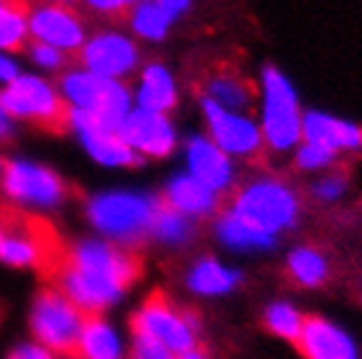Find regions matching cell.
I'll use <instances>...</instances> for the list:
<instances>
[{"label":"cell","instance_id":"6da1fadb","mask_svg":"<svg viewBox=\"0 0 362 359\" xmlns=\"http://www.w3.org/2000/svg\"><path fill=\"white\" fill-rule=\"evenodd\" d=\"M139 273L142 260L132 249L113 242L84 239L66 247L47 283L61 288L84 314H100L124 297Z\"/></svg>","mask_w":362,"mask_h":359},{"label":"cell","instance_id":"7a4b0ae2","mask_svg":"<svg viewBox=\"0 0 362 359\" xmlns=\"http://www.w3.org/2000/svg\"><path fill=\"white\" fill-rule=\"evenodd\" d=\"M160 197L147 192H103L87 202V218L113 244L134 247L153 234Z\"/></svg>","mask_w":362,"mask_h":359},{"label":"cell","instance_id":"3957f363","mask_svg":"<svg viewBox=\"0 0 362 359\" xmlns=\"http://www.w3.org/2000/svg\"><path fill=\"white\" fill-rule=\"evenodd\" d=\"M228 213L242 218L245 223L260 228L265 234L276 236L297 223L299 197L297 192L273 176H260L242 184L231 194Z\"/></svg>","mask_w":362,"mask_h":359},{"label":"cell","instance_id":"277c9868","mask_svg":"<svg viewBox=\"0 0 362 359\" xmlns=\"http://www.w3.org/2000/svg\"><path fill=\"white\" fill-rule=\"evenodd\" d=\"M0 105L8 113V118L29 121L53 134H61L69 129L71 105L50 81L40 79V76L18 73L16 79L0 90Z\"/></svg>","mask_w":362,"mask_h":359},{"label":"cell","instance_id":"5b68a950","mask_svg":"<svg viewBox=\"0 0 362 359\" xmlns=\"http://www.w3.org/2000/svg\"><path fill=\"white\" fill-rule=\"evenodd\" d=\"M263 139L273 153H286L302 139V113L297 92L276 66L263 69Z\"/></svg>","mask_w":362,"mask_h":359},{"label":"cell","instance_id":"8992f818","mask_svg":"<svg viewBox=\"0 0 362 359\" xmlns=\"http://www.w3.org/2000/svg\"><path fill=\"white\" fill-rule=\"evenodd\" d=\"M84 317L87 314L74 305L61 288L47 283V288L37 294L35 305H32L29 328H32L40 346H45L50 351H61V354H71L79 343Z\"/></svg>","mask_w":362,"mask_h":359},{"label":"cell","instance_id":"52a82bcc","mask_svg":"<svg viewBox=\"0 0 362 359\" xmlns=\"http://www.w3.org/2000/svg\"><path fill=\"white\" fill-rule=\"evenodd\" d=\"M61 95L76 110L92 113L110 126H121L132 110V92L124 81L95 76L90 71H69L61 76Z\"/></svg>","mask_w":362,"mask_h":359},{"label":"cell","instance_id":"ba28073f","mask_svg":"<svg viewBox=\"0 0 362 359\" xmlns=\"http://www.w3.org/2000/svg\"><path fill=\"white\" fill-rule=\"evenodd\" d=\"M132 331L134 336L142 339H153V341L163 343L165 349L173 354H181L194 346V336H197V323L189 312H184L165 297V291H153L150 297L139 305L132 314Z\"/></svg>","mask_w":362,"mask_h":359},{"label":"cell","instance_id":"9c48e42d","mask_svg":"<svg viewBox=\"0 0 362 359\" xmlns=\"http://www.w3.org/2000/svg\"><path fill=\"white\" fill-rule=\"evenodd\" d=\"M0 187L18 205L55 207L69 194L66 181L47 165L32 160H6L0 165Z\"/></svg>","mask_w":362,"mask_h":359},{"label":"cell","instance_id":"30bf717a","mask_svg":"<svg viewBox=\"0 0 362 359\" xmlns=\"http://www.w3.org/2000/svg\"><path fill=\"white\" fill-rule=\"evenodd\" d=\"M202 116L208 124L210 139L223 150L226 155L236 158H260L265 150L263 129L255 124L245 113L221 108L218 102L202 98Z\"/></svg>","mask_w":362,"mask_h":359},{"label":"cell","instance_id":"8fae6325","mask_svg":"<svg viewBox=\"0 0 362 359\" xmlns=\"http://www.w3.org/2000/svg\"><path fill=\"white\" fill-rule=\"evenodd\" d=\"M69 129H74L79 134L84 150L98 163H103V165H110V168H136V165H142V160H145L142 155L136 153V150H132L121 139L116 126L100 121L92 113L71 108Z\"/></svg>","mask_w":362,"mask_h":359},{"label":"cell","instance_id":"7c38bea8","mask_svg":"<svg viewBox=\"0 0 362 359\" xmlns=\"http://www.w3.org/2000/svg\"><path fill=\"white\" fill-rule=\"evenodd\" d=\"M79 61L82 71L105 79H121L139 66V47L118 32H100L84 40V45L79 47Z\"/></svg>","mask_w":362,"mask_h":359},{"label":"cell","instance_id":"4fadbf2b","mask_svg":"<svg viewBox=\"0 0 362 359\" xmlns=\"http://www.w3.org/2000/svg\"><path fill=\"white\" fill-rule=\"evenodd\" d=\"M118 134L142 158H165L176 147V129L171 118L153 110L132 108L118 126Z\"/></svg>","mask_w":362,"mask_h":359},{"label":"cell","instance_id":"5bb4252c","mask_svg":"<svg viewBox=\"0 0 362 359\" xmlns=\"http://www.w3.org/2000/svg\"><path fill=\"white\" fill-rule=\"evenodd\" d=\"M29 35L37 42L58 50H79L84 45V24L69 6L61 3H37L29 8Z\"/></svg>","mask_w":362,"mask_h":359},{"label":"cell","instance_id":"9a60e30c","mask_svg":"<svg viewBox=\"0 0 362 359\" xmlns=\"http://www.w3.org/2000/svg\"><path fill=\"white\" fill-rule=\"evenodd\" d=\"M187 165H189V176L213 189L216 194L234 187L236 171L231 155L223 153L210 136L192 134L187 139Z\"/></svg>","mask_w":362,"mask_h":359},{"label":"cell","instance_id":"2e32d148","mask_svg":"<svg viewBox=\"0 0 362 359\" xmlns=\"http://www.w3.org/2000/svg\"><path fill=\"white\" fill-rule=\"evenodd\" d=\"M297 349L305 359H357V346L339 325L328 323L326 317H305L299 331Z\"/></svg>","mask_w":362,"mask_h":359},{"label":"cell","instance_id":"e0dca14e","mask_svg":"<svg viewBox=\"0 0 362 359\" xmlns=\"http://www.w3.org/2000/svg\"><path fill=\"white\" fill-rule=\"evenodd\" d=\"M302 136H305V142L328 147L334 153L362 150V126L320 113V110H310L302 116Z\"/></svg>","mask_w":362,"mask_h":359},{"label":"cell","instance_id":"ac0fdd59","mask_svg":"<svg viewBox=\"0 0 362 359\" xmlns=\"http://www.w3.org/2000/svg\"><path fill=\"white\" fill-rule=\"evenodd\" d=\"M160 199L187 218L213 216V213H218V207H221V199H218L216 192L208 189L205 184H199L189 173L173 176V179L165 184V192Z\"/></svg>","mask_w":362,"mask_h":359},{"label":"cell","instance_id":"d6986e66","mask_svg":"<svg viewBox=\"0 0 362 359\" xmlns=\"http://www.w3.org/2000/svg\"><path fill=\"white\" fill-rule=\"evenodd\" d=\"M176 81H173L171 71L165 69L163 63L150 61L142 69V76H139V87H136V108L142 110H153V113H168V110L176 108Z\"/></svg>","mask_w":362,"mask_h":359},{"label":"cell","instance_id":"ffe728a7","mask_svg":"<svg viewBox=\"0 0 362 359\" xmlns=\"http://www.w3.org/2000/svg\"><path fill=\"white\" fill-rule=\"evenodd\" d=\"M76 354L82 359H124L121 336L103 314H87L79 333Z\"/></svg>","mask_w":362,"mask_h":359},{"label":"cell","instance_id":"44dd1931","mask_svg":"<svg viewBox=\"0 0 362 359\" xmlns=\"http://www.w3.org/2000/svg\"><path fill=\"white\" fill-rule=\"evenodd\" d=\"M208 100L218 102L221 108L242 113V110L252 108L255 87L252 81L245 79L239 71H218L208 84Z\"/></svg>","mask_w":362,"mask_h":359},{"label":"cell","instance_id":"7402d4cb","mask_svg":"<svg viewBox=\"0 0 362 359\" xmlns=\"http://www.w3.org/2000/svg\"><path fill=\"white\" fill-rule=\"evenodd\" d=\"M216 234L218 239L231 247V249H271L276 236L265 234L260 228L245 223L242 218H236L234 213L223 210L216 220Z\"/></svg>","mask_w":362,"mask_h":359},{"label":"cell","instance_id":"603a6c76","mask_svg":"<svg viewBox=\"0 0 362 359\" xmlns=\"http://www.w3.org/2000/svg\"><path fill=\"white\" fill-rule=\"evenodd\" d=\"M192 291L213 297V294H226L239 283V273L234 268H226L223 262H218L216 257H202L192 265L189 278H187Z\"/></svg>","mask_w":362,"mask_h":359},{"label":"cell","instance_id":"cb8c5ba5","mask_svg":"<svg viewBox=\"0 0 362 359\" xmlns=\"http://www.w3.org/2000/svg\"><path fill=\"white\" fill-rule=\"evenodd\" d=\"M29 45V3L8 0L0 8V50H24Z\"/></svg>","mask_w":362,"mask_h":359},{"label":"cell","instance_id":"d4e9b609","mask_svg":"<svg viewBox=\"0 0 362 359\" xmlns=\"http://www.w3.org/2000/svg\"><path fill=\"white\" fill-rule=\"evenodd\" d=\"M173 13L165 8L160 0H142L139 6H134L132 11V16H129V24L134 29L139 37H145V40H163L168 35V27L173 24Z\"/></svg>","mask_w":362,"mask_h":359},{"label":"cell","instance_id":"484cf974","mask_svg":"<svg viewBox=\"0 0 362 359\" xmlns=\"http://www.w3.org/2000/svg\"><path fill=\"white\" fill-rule=\"evenodd\" d=\"M286 268H289V276L297 281L299 286H317L328 276L326 257L317 249H313V247H297L289 254Z\"/></svg>","mask_w":362,"mask_h":359},{"label":"cell","instance_id":"4316f807","mask_svg":"<svg viewBox=\"0 0 362 359\" xmlns=\"http://www.w3.org/2000/svg\"><path fill=\"white\" fill-rule=\"evenodd\" d=\"M192 234H194V225L187 216H181L179 210H173L168 207L160 199V207H158V213H155V220H153V234L158 242L163 244H184L189 242Z\"/></svg>","mask_w":362,"mask_h":359},{"label":"cell","instance_id":"83f0119b","mask_svg":"<svg viewBox=\"0 0 362 359\" xmlns=\"http://www.w3.org/2000/svg\"><path fill=\"white\" fill-rule=\"evenodd\" d=\"M302 323L305 317L297 312V307L286 305V302H273L268 310H265V325L273 336L279 339H286V341H297L299 331H302Z\"/></svg>","mask_w":362,"mask_h":359},{"label":"cell","instance_id":"f1b7e54d","mask_svg":"<svg viewBox=\"0 0 362 359\" xmlns=\"http://www.w3.org/2000/svg\"><path fill=\"white\" fill-rule=\"evenodd\" d=\"M336 155L339 153L328 150V147L305 142L297 150V155H294V163H297V168H302V171H320V168H328L336 160Z\"/></svg>","mask_w":362,"mask_h":359},{"label":"cell","instance_id":"f546056e","mask_svg":"<svg viewBox=\"0 0 362 359\" xmlns=\"http://www.w3.org/2000/svg\"><path fill=\"white\" fill-rule=\"evenodd\" d=\"M29 55H32V61L40 66V69H47V71H58V69H64L66 63H69V53L64 50H58L53 45H45V42H29L27 45Z\"/></svg>","mask_w":362,"mask_h":359},{"label":"cell","instance_id":"4dcf8cb0","mask_svg":"<svg viewBox=\"0 0 362 359\" xmlns=\"http://www.w3.org/2000/svg\"><path fill=\"white\" fill-rule=\"evenodd\" d=\"M344 189H346V173L336 171L317 181L315 187H313V194H315L317 199H336L344 194Z\"/></svg>","mask_w":362,"mask_h":359},{"label":"cell","instance_id":"1f68e13d","mask_svg":"<svg viewBox=\"0 0 362 359\" xmlns=\"http://www.w3.org/2000/svg\"><path fill=\"white\" fill-rule=\"evenodd\" d=\"M134 359H173V351H168L163 343L153 341V339H142V336H134V351H132Z\"/></svg>","mask_w":362,"mask_h":359},{"label":"cell","instance_id":"d6a6232c","mask_svg":"<svg viewBox=\"0 0 362 359\" xmlns=\"http://www.w3.org/2000/svg\"><path fill=\"white\" fill-rule=\"evenodd\" d=\"M8 359H53V351L40 346V343H21L11 351Z\"/></svg>","mask_w":362,"mask_h":359},{"label":"cell","instance_id":"836d02e7","mask_svg":"<svg viewBox=\"0 0 362 359\" xmlns=\"http://www.w3.org/2000/svg\"><path fill=\"white\" fill-rule=\"evenodd\" d=\"M142 0H87V6L100 13H118V11H127L139 6Z\"/></svg>","mask_w":362,"mask_h":359},{"label":"cell","instance_id":"e575fe53","mask_svg":"<svg viewBox=\"0 0 362 359\" xmlns=\"http://www.w3.org/2000/svg\"><path fill=\"white\" fill-rule=\"evenodd\" d=\"M16 76H18V66L11 61V58H6V55L0 53V81L8 84V81H13Z\"/></svg>","mask_w":362,"mask_h":359},{"label":"cell","instance_id":"d590c367","mask_svg":"<svg viewBox=\"0 0 362 359\" xmlns=\"http://www.w3.org/2000/svg\"><path fill=\"white\" fill-rule=\"evenodd\" d=\"M160 3H163L165 8L171 11L173 16H179V13H184V11L189 8L192 6V0H160Z\"/></svg>","mask_w":362,"mask_h":359},{"label":"cell","instance_id":"8d00e7d4","mask_svg":"<svg viewBox=\"0 0 362 359\" xmlns=\"http://www.w3.org/2000/svg\"><path fill=\"white\" fill-rule=\"evenodd\" d=\"M11 134H13V124H11L8 113L3 110V105H0V139H8Z\"/></svg>","mask_w":362,"mask_h":359},{"label":"cell","instance_id":"74e56055","mask_svg":"<svg viewBox=\"0 0 362 359\" xmlns=\"http://www.w3.org/2000/svg\"><path fill=\"white\" fill-rule=\"evenodd\" d=\"M179 359H208V354H205L202 349H194V346H192V349L181 351Z\"/></svg>","mask_w":362,"mask_h":359},{"label":"cell","instance_id":"f35d334b","mask_svg":"<svg viewBox=\"0 0 362 359\" xmlns=\"http://www.w3.org/2000/svg\"><path fill=\"white\" fill-rule=\"evenodd\" d=\"M61 359H82V357H79L76 351H71V354H64V357H61Z\"/></svg>","mask_w":362,"mask_h":359},{"label":"cell","instance_id":"ab89813d","mask_svg":"<svg viewBox=\"0 0 362 359\" xmlns=\"http://www.w3.org/2000/svg\"><path fill=\"white\" fill-rule=\"evenodd\" d=\"M0 236H3V210H0Z\"/></svg>","mask_w":362,"mask_h":359},{"label":"cell","instance_id":"60d3db41","mask_svg":"<svg viewBox=\"0 0 362 359\" xmlns=\"http://www.w3.org/2000/svg\"><path fill=\"white\" fill-rule=\"evenodd\" d=\"M55 3H61V6H69V3H71V0H55Z\"/></svg>","mask_w":362,"mask_h":359},{"label":"cell","instance_id":"b9f144b4","mask_svg":"<svg viewBox=\"0 0 362 359\" xmlns=\"http://www.w3.org/2000/svg\"><path fill=\"white\" fill-rule=\"evenodd\" d=\"M6 3H8V0H0V8H3V6H6Z\"/></svg>","mask_w":362,"mask_h":359},{"label":"cell","instance_id":"7bdbcfd3","mask_svg":"<svg viewBox=\"0 0 362 359\" xmlns=\"http://www.w3.org/2000/svg\"><path fill=\"white\" fill-rule=\"evenodd\" d=\"M0 165H3V160H0Z\"/></svg>","mask_w":362,"mask_h":359}]
</instances>
